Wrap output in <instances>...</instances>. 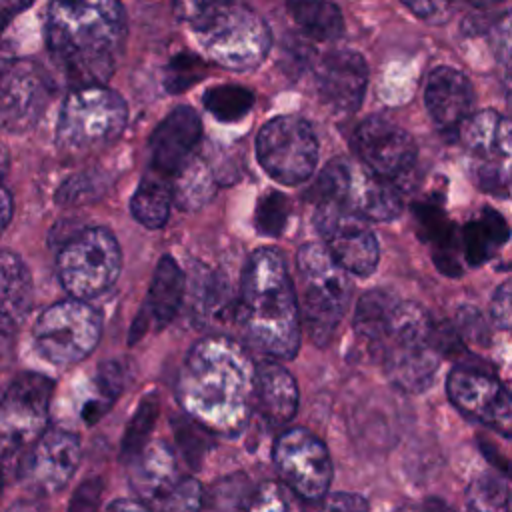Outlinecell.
<instances>
[{
	"label": "cell",
	"mask_w": 512,
	"mask_h": 512,
	"mask_svg": "<svg viewBox=\"0 0 512 512\" xmlns=\"http://www.w3.org/2000/svg\"><path fill=\"white\" fill-rule=\"evenodd\" d=\"M290 214V202L284 194L270 190L264 196H260L256 206L254 224L260 234L264 236H278L282 234L286 220Z\"/></svg>",
	"instance_id": "cell-38"
},
{
	"label": "cell",
	"mask_w": 512,
	"mask_h": 512,
	"mask_svg": "<svg viewBox=\"0 0 512 512\" xmlns=\"http://www.w3.org/2000/svg\"><path fill=\"white\" fill-rule=\"evenodd\" d=\"M490 318L498 328L512 332V278L496 288L490 300Z\"/></svg>",
	"instance_id": "cell-47"
},
{
	"label": "cell",
	"mask_w": 512,
	"mask_h": 512,
	"mask_svg": "<svg viewBox=\"0 0 512 512\" xmlns=\"http://www.w3.org/2000/svg\"><path fill=\"white\" fill-rule=\"evenodd\" d=\"M236 320L248 342L272 360H292L300 346V308L282 256L274 248L250 254Z\"/></svg>",
	"instance_id": "cell-3"
},
{
	"label": "cell",
	"mask_w": 512,
	"mask_h": 512,
	"mask_svg": "<svg viewBox=\"0 0 512 512\" xmlns=\"http://www.w3.org/2000/svg\"><path fill=\"white\" fill-rule=\"evenodd\" d=\"M504 92H506L508 106L512 108V74H508V78H506V82H504Z\"/></svg>",
	"instance_id": "cell-55"
},
{
	"label": "cell",
	"mask_w": 512,
	"mask_h": 512,
	"mask_svg": "<svg viewBox=\"0 0 512 512\" xmlns=\"http://www.w3.org/2000/svg\"><path fill=\"white\" fill-rule=\"evenodd\" d=\"M296 270L304 326L316 346H326L348 308L352 280L330 252L314 242L298 250Z\"/></svg>",
	"instance_id": "cell-4"
},
{
	"label": "cell",
	"mask_w": 512,
	"mask_h": 512,
	"mask_svg": "<svg viewBox=\"0 0 512 512\" xmlns=\"http://www.w3.org/2000/svg\"><path fill=\"white\" fill-rule=\"evenodd\" d=\"M128 122L122 96L104 86L72 88L58 120V148L70 156L98 152L118 140Z\"/></svg>",
	"instance_id": "cell-5"
},
{
	"label": "cell",
	"mask_w": 512,
	"mask_h": 512,
	"mask_svg": "<svg viewBox=\"0 0 512 512\" xmlns=\"http://www.w3.org/2000/svg\"><path fill=\"white\" fill-rule=\"evenodd\" d=\"M6 168H8V152H6V148L0 144V180H2L4 174H6Z\"/></svg>",
	"instance_id": "cell-54"
},
{
	"label": "cell",
	"mask_w": 512,
	"mask_h": 512,
	"mask_svg": "<svg viewBox=\"0 0 512 512\" xmlns=\"http://www.w3.org/2000/svg\"><path fill=\"white\" fill-rule=\"evenodd\" d=\"M244 512H300V504L284 482L268 480L248 494Z\"/></svg>",
	"instance_id": "cell-36"
},
{
	"label": "cell",
	"mask_w": 512,
	"mask_h": 512,
	"mask_svg": "<svg viewBox=\"0 0 512 512\" xmlns=\"http://www.w3.org/2000/svg\"><path fill=\"white\" fill-rule=\"evenodd\" d=\"M466 512H512L510 490L496 474H482L466 490Z\"/></svg>",
	"instance_id": "cell-34"
},
{
	"label": "cell",
	"mask_w": 512,
	"mask_h": 512,
	"mask_svg": "<svg viewBox=\"0 0 512 512\" xmlns=\"http://www.w3.org/2000/svg\"><path fill=\"white\" fill-rule=\"evenodd\" d=\"M230 2L236 0H174V12L184 24H188V28H192L202 18Z\"/></svg>",
	"instance_id": "cell-46"
},
{
	"label": "cell",
	"mask_w": 512,
	"mask_h": 512,
	"mask_svg": "<svg viewBox=\"0 0 512 512\" xmlns=\"http://www.w3.org/2000/svg\"><path fill=\"white\" fill-rule=\"evenodd\" d=\"M268 426H286L298 410V384L278 362H264L256 368V404Z\"/></svg>",
	"instance_id": "cell-22"
},
{
	"label": "cell",
	"mask_w": 512,
	"mask_h": 512,
	"mask_svg": "<svg viewBox=\"0 0 512 512\" xmlns=\"http://www.w3.org/2000/svg\"><path fill=\"white\" fill-rule=\"evenodd\" d=\"M456 332L460 338L472 340V344H478V346H486L490 342L486 320L472 306H462L456 312Z\"/></svg>",
	"instance_id": "cell-43"
},
{
	"label": "cell",
	"mask_w": 512,
	"mask_h": 512,
	"mask_svg": "<svg viewBox=\"0 0 512 512\" xmlns=\"http://www.w3.org/2000/svg\"><path fill=\"white\" fill-rule=\"evenodd\" d=\"M460 142L472 178L482 190L504 192L512 186V120L482 110L460 128Z\"/></svg>",
	"instance_id": "cell-11"
},
{
	"label": "cell",
	"mask_w": 512,
	"mask_h": 512,
	"mask_svg": "<svg viewBox=\"0 0 512 512\" xmlns=\"http://www.w3.org/2000/svg\"><path fill=\"white\" fill-rule=\"evenodd\" d=\"M442 354L436 342L422 346L392 348L380 356L388 380L402 392L418 394L430 388L436 378V370Z\"/></svg>",
	"instance_id": "cell-23"
},
{
	"label": "cell",
	"mask_w": 512,
	"mask_h": 512,
	"mask_svg": "<svg viewBox=\"0 0 512 512\" xmlns=\"http://www.w3.org/2000/svg\"><path fill=\"white\" fill-rule=\"evenodd\" d=\"M190 294L192 314L198 324L212 326L236 318L238 300L232 298V290L220 274L204 268L196 270Z\"/></svg>",
	"instance_id": "cell-26"
},
{
	"label": "cell",
	"mask_w": 512,
	"mask_h": 512,
	"mask_svg": "<svg viewBox=\"0 0 512 512\" xmlns=\"http://www.w3.org/2000/svg\"><path fill=\"white\" fill-rule=\"evenodd\" d=\"M204 76H206L204 60L194 54L180 52V54L172 56L170 64L166 66L164 86L170 94H178V92L188 90L196 82H200Z\"/></svg>",
	"instance_id": "cell-37"
},
{
	"label": "cell",
	"mask_w": 512,
	"mask_h": 512,
	"mask_svg": "<svg viewBox=\"0 0 512 512\" xmlns=\"http://www.w3.org/2000/svg\"><path fill=\"white\" fill-rule=\"evenodd\" d=\"M216 192V178L212 168L198 156H192L172 176V202L180 210H198L212 200Z\"/></svg>",
	"instance_id": "cell-31"
},
{
	"label": "cell",
	"mask_w": 512,
	"mask_h": 512,
	"mask_svg": "<svg viewBox=\"0 0 512 512\" xmlns=\"http://www.w3.org/2000/svg\"><path fill=\"white\" fill-rule=\"evenodd\" d=\"M106 184L100 180V176L96 174H76L72 178H68L58 194L56 200L58 204H80V202H90L94 198H98L104 192Z\"/></svg>",
	"instance_id": "cell-41"
},
{
	"label": "cell",
	"mask_w": 512,
	"mask_h": 512,
	"mask_svg": "<svg viewBox=\"0 0 512 512\" xmlns=\"http://www.w3.org/2000/svg\"><path fill=\"white\" fill-rule=\"evenodd\" d=\"M256 158L270 178L296 186L308 180L316 168L318 140L306 120L276 116L258 132Z\"/></svg>",
	"instance_id": "cell-10"
},
{
	"label": "cell",
	"mask_w": 512,
	"mask_h": 512,
	"mask_svg": "<svg viewBox=\"0 0 512 512\" xmlns=\"http://www.w3.org/2000/svg\"><path fill=\"white\" fill-rule=\"evenodd\" d=\"M320 512H370V508L366 498L360 494L334 492L324 500Z\"/></svg>",
	"instance_id": "cell-48"
},
{
	"label": "cell",
	"mask_w": 512,
	"mask_h": 512,
	"mask_svg": "<svg viewBox=\"0 0 512 512\" xmlns=\"http://www.w3.org/2000/svg\"><path fill=\"white\" fill-rule=\"evenodd\" d=\"M446 392L464 416L512 438V394L490 372L460 364L448 374Z\"/></svg>",
	"instance_id": "cell-14"
},
{
	"label": "cell",
	"mask_w": 512,
	"mask_h": 512,
	"mask_svg": "<svg viewBox=\"0 0 512 512\" xmlns=\"http://www.w3.org/2000/svg\"><path fill=\"white\" fill-rule=\"evenodd\" d=\"M176 394L186 416L206 432L238 436L256 404V366L242 344L210 334L190 348Z\"/></svg>",
	"instance_id": "cell-1"
},
{
	"label": "cell",
	"mask_w": 512,
	"mask_h": 512,
	"mask_svg": "<svg viewBox=\"0 0 512 512\" xmlns=\"http://www.w3.org/2000/svg\"><path fill=\"white\" fill-rule=\"evenodd\" d=\"M126 40L120 0H50L46 44L72 88L104 86Z\"/></svg>",
	"instance_id": "cell-2"
},
{
	"label": "cell",
	"mask_w": 512,
	"mask_h": 512,
	"mask_svg": "<svg viewBox=\"0 0 512 512\" xmlns=\"http://www.w3.org/2000/svg\"><path fill=\"white\" fill-rule=\"evenodd\" d=\"M466 2H470L474 6H486V4H494V2H502V0H466Z\"/></svg>",
	"instance_id": "cell-57"
},
{
	"label": "cell",
	"mask_w": 512,
	"mask_h": 512,
	"mask_svg": "<svg viewBox=\"0 0 512 512\" xmlns=\"http://www.w3.org/2000/svg\"><path fill=\"white\" fill-rule=\"evenodd\" d=\"M128 378H130V370L124 360L102 362L98 368V374H96V384H98L102 400L112 404L126 388Z\"/></svg>",
	"instance_id": "cell-42"
},
{
	"label": "cell",
	"mask_w": 512,
	"mask_h": 512,
	"mask_svg": "<svg viewBox=\"0 0 512 512\" xmlns=\"http://www.w3.org/2000/svg\"><path fill=\"white\" fill-rule=\"evenodd\" d=\"M174 428H176V440L178 446L182 450V456L186 458V462L194 468L200 466L202 454L206 452V430L202 426H198L194 420L186 418H178L174 420Z\"/></svg>",
	"instance_id": "cell-40"
},
{
	"label": "cell",
	"mask_w": 512,
	"mask_h": 512,
	"mask_svg": "<svg viewBox=\"0 0 512 512\" xmlns=\"http://www.w3.org/2000/svg\"><path fill=\"white\" fill-rule=\"evenodd\" d=\"M368 82V66L362 54L336 48L326 52L316 66V90L326 106L340 114L358 110Z\"/></svg>",
	"instance_id": "cell-19"
},
{
	"label": "cell",
	"mask_w": 512,
	"mask_h": 512,
	"mask_svg": "<svg viewBox=\"0 0 512 512\" xmlns=\"http://www.w3.org/2000/svg\"><path fill=\"white\" fill-rule=\"evenodd\" d=\"M8 326H14V324H10L8 320H4V318L0 316V330H2V328H8Z\"/></svg>",
	"instance_id": "cell-58"
},
{
	"label": "cell",
	"mask_w": 512,
	"mask_h": 512,
	"mask_svg": "<svg viewBox=\"0 0 512 512\" xmlns=\"http://www.w3.org/2000/svg\"><path fill=\"white\" fill-rule=\"evenodd\" d=\"M312 196L316 204H334L362 220L384 222L402 212V196L394 182L342 156L326 164Z\"/></svg>",
	"instance_id": "cell-7"
},
{
	"label": "cell",
	"mask_w": 512,
	"mask_h": 512,
	"mask_svg": "<svg viewBox=\"0 0 512 512\" xmlns=\"http://www.w3.org/2000/svg\"><path fill=\"white\" fill-rule=\"evenodd\" d=\"M290 16L310 38L336 40L342 30V14L330 0H290Z\"/></svg>",
	"instance_id": "cell-32"
},
{
	"label": "cell",
	"mask_w": 512,
	"mask_h": 512,
	"mask_svg": "<svg viewBox=\"0 0 512 512\" xmlns=\"http://www.w3.org/2000/svg\"><path fill=\"white\" fill-rule=\"evenodd\" d=\"M492 44L502 62L512 66V10L504 14L492 32Z\"/></svg>",
	"instance_id": "cell-49"
},
{
	"label": "cell",
	"mask_w": 512,
	"mask_h": 512,
	"mask_svg": "<svg viewBox=\"0 0 512 512\" xmlns=\"http://www.w3.org/2000/svg\"><path fill=\"white\" fill-rule=\"evenodd\" d=\"M10 218H12V196L8 194V190L0 188V234L8 226Z\"/></svg>",
	"instance_id": "cell-53"
},
{
	"label": "cell",
	"mask_w": 512,
	"mask_h": 512,
	"mask_svg": "<svg viewBox=\"0 0 512 512\" xmlns=\"http://www.w3.org/2000/svg\"><path fill=\"white\" fill-rule=\"evenodd\" d=\"M158 512H200L202 486L192 476H182L156 504Z\"/></svg>",
	"instance_id": "cell-39"
},
{
	"label": "cell",
	"mask_w": 512,
	"mask_h": 512,
	"mask_svg": "<svg viewBox=\"0 0 512 512\" xmlns=\"http://www.w3.org/2000/svg\"><path fill=\"white\" fill-rule=\"evenodd\" d=\"M282 482L304 500L326 496L332 482V460L326 444L306 428L284 430L272 450Z\"/></svg>",
	"instance_id": "cell-13"
},
{
	"label": "cell",
	"mask_w": 512,
	"mask_h": 512,
	"mask_svg": "<svg viewBox=\"0 0 512 512\" xmlns=\"http://www.w3.org/2000/svg\"><path fill=\"white\" fill-rule=\"evenodd\" d=\"M314 224L330 256L350 274L370 276L380 258L378 240L362 218L334 206L316 204Z\"/></svg>",
	"instance_id": "cell-15"
},
{
	"label": "cell",
	"mask_w": 512,
	"mask_h": 512,
	"mask_svg": "<svg viewBox=\"0 0 512 512\" xmlns=\"http://www.w3.org/2000/svg\"><path fill=\"white\" fill-rule=\"evenodd\" d=\"M12 60L10 58H6L4 54H2V48H0V78H2V74H4V70L8 68V64H10Z\"/></svg>",
	"instance_id": "cell-56"
},
{
	"label": "cell",
	"mask_w": 512,
	"mask_h": 512,
	"mask_svg": "<svg viewBox=\"0 0 512 512\" xmlns=\"http://www.w3.org/2000/svg\"><path fill=\"white\" fill-rule=\"evenodd\" d=\"M80 462V440L66 430H46L26 454L22 478L42 498L62 490Z\"/></svg>",
	"instance_id": "cell-18"
},
{
	"label": "cell",
	"mask_w": 512,
	"mask_h": 512,
	"mask_svg": "<svg viewBox=\"0 0 512 512\" xmlns=\"http://www.w3.org/2000/svg\"><path fill=\"white\" fill-rule=\"evenodd\" d=\"M474 86L452 66H438L430 72L424 88V104L434 124L446 132H460L474 110Z\"/></svg>",
	"instance_id": "cell-21"
},
{
	"label": "cell",
	"mask_w": 512,
	"mask_h": 512,
	"mask_svg": "<svg viewBox=\"0 0 512 512\" xmlns=\"http://www.w3.org/2000/svg\"><path fill=\"white\" fill-rule=\"evenodd\" d=\"M106 512H152L148 504L140 502V500H128V498H120L114 500Z\"/></svg>",
	"instance_id": "cell-52"
},
{
	"label": "cell",
	"mask_w": 512,
	"mask_h": 512,
	"mask_svg": "<svg viewBox=\"0 0 512 512\" xmlns=\"http://www.w3.org/2000/svg\"><path fill=\"white\" fill-rule=\"evenodd\" d=\"M420 20L430 24H442L452 18L460 2L466 0H402Z\"/></svg>",
	"instance_id": "cell-44"
},
{
	"label": "cell",
	"mask_w": 512,
	"mask_h": 512,
	"mask_svg": "<svg viewBox=\"0 0 512 512\" xmlns=\"http://www.w3.org/2000/svg\"><path fill=\"white\" fill-rule=\"evenodd\" d=\"M354 146L360 162L390 182L406 176L418 156L414 138L404 128L378 116L366 118L356 128Z\"/></svg>",
	"instance_id": "cell-17"
},
{
	"label": "cell",
	"mask_w": 512,
	"mask_h": 512,
	"mask_svg": "<svg viewBox=\"0 0 512 512\" xmlns=\"http://www.w3.org/2000/svg\"><path fill=\"white\" fill-rule=\"evenodd\" d=\"M158 412H160V402H158L156 394H150V396L140 400L138 408L134 410V414H132V418L126 426L124 438H122L120 452H122L124 460L130 462L132 458H136L146 448L150 432L154 430Z\"/></svg>",
	"instance_id": "cell-35"
},
{
	"label": "cell",
	"mask_w": 512,
	"mask_h": 512,
	"mask_svg": "<svg viewBox=\"0 0 512 512\" xmlns=\"http://www.w3.org/2000/svg\"><path fill=\"white\" fill-rule=\"evenodd\" d=\"M190 30L210 60L238 72L258 68L272 46L266 22L242 0L220 6Z\"/></svg>",
	"instance_id": "cell-6"
},
{
	"label": "cell",
	"mask_w": 512,
	"mask_h": 512,
	"mask_svg": "<svg viewBox=\"0 0 512 512\" xmlns=\"http://www.w3.org/2000/svg\"><path fill=\"white\" fill-rule=\"evenodd\" d=\"M200 136L202 124L190 106L172 110L150 136L148 170L172 180V176L194 156Z\"/></svg>",
	"instance_id": "cell-20"
},
{
	"label": "cell",
	"mask_w": 512,
	"mask_h": 512,
	"mask_svg": "<svg viewBox=\"0 0 512 512\" xmlns=\"http://www.w3.org/2000/svg\"><path fill=\"white\" fill-rule=\"evenodd\" d=\"M32 276L22 258L0 248V316L10 324L24 320L32 308Z\"/></svg>",
	"instance_id": "cell-27"
},
{
	"label": "cell",
	"mask_w": 512,
	"mask_h": 512,
	"mask_svg": "<svg viewBox=\"0 0 512 512\" xmlns=\"http://www.w3.org/2000/svg\"><path fill=\"white\" fill-rule=\"evenodd\" d=\"M6 512H50V510L46 502L40 496H36V498H24L14 502Z\"/></svg>",
	"instance_id": "cell-51"
},
{
	"label": "cell",
	"mask_w": 512,
	"mask_h": 512,
	"mask_svg": "<svg viewBox=\"0 0 512 512\" xmlns=\"http://www.w3.org/2000/svg\"><path fill=\"white\" fill-rule=\"evenodd\" d=\"M182 478L174 450L166 442L146 444L130 460V480L134 490L152 506Z\"/></svg>",
	"instance_id": "cell-24"
},
{
	"label": "cell",
	"mask_w": 512,
	"mask_h": 512,
	"mask_svg": "<svg viewBox=\"0 0 512 512\" xmlns=\"http://www.w3.org/2000/svg\"><path fill=\"white\" fill-rule=\"evenodd\" d=\"M52 96L48 74L34 62L12 60L0 78V124L10 132L30 130Z\"/></svg>",
	"instance_id": "cell-16"
},
{
	"label": "cell",
	"mask_w": 512,
	"mask_h": 512,
	"mask_svg": "<svg viewBox=\"0 0 512 512\" xmlns=\"http://www.w3.org/2000/svg\"><path fill=\"white\" fill-rule=\"evenodd\" d=\"M398 512H422V510H416V508H400Z\"/></svg>",
	"instance_id": "cell-59"
},
{
	"label": "cell",
	"mask_w": 512,
	"mask_h": 512,
	"mask_svg": "<svg viewBox=\"0 0 512 512\" xmlns=\"http://www.w3.org/2000/svg\"><path fill=\"white\" fill-rule=\"evenodd\" d=\"M204 108L220 122H236L244 118L254 104L252 90L236 84H220L208 88L202 96Z\"/></svg>",
	"instance_id": "cell-33"
},
{
	"label": "cell",
	"mask_w": 512,
	"mask_h": 512,
	"mask_svg": "<svg viewBox=\"0 0 512 512\" xmlns=\"http://www.w3.org/2000/svg\"><path fill=\"white\" fill-rule=\"evenodd\" d=\"M56 268L64 290L86 302L116 282L122 268L120 244L108 228L80 230L62 244Z\"/></svg>",
	"instance_id": "cell-8"
},
{
	"label": "cell",
	"mask_w": 512,
	"mask_h": 512,
	"mask_svg": "<svg viewBox=\"0 0 512 512\" xmlns=\"http://www.w3.org/2000/svg\"><path fill=\"white\" fill-rule=\"evenodd\" d=\"M32 0H0V30L20 12H24Z\"/></svg>",
	"instance_id": "cell-50"
},
{
	"label": "cell",
	"mask_w": 512,
	"mask_h": 512,
	"mask_svg": "<svg viewBox=\"0 0 512 512\" xmlns=\"http://www.w3.org/2000/svg\"><path fill=\"white\" fill-rule=\"evenodd\" d=\"M104 482L102 478H86L72 494L68 512H98L102 500Z\"/></svg>",
	"instance_id": "cell-45"
},
{
	"label": "cell",
	"mask_w": 512,
	"mask_h": 512,
	"mask_svg": "<svg viewBox=\"0 0 512 512\" xmlns=\"http://www.w3.org/2000/svg\"><path fill=\"white\" fill-rule=\"evenodd\" d=\"M508 232L506 220L494 208H484L462 230V254L466 262L470 266L486 262L508 240Z\"/></svg>",
	"instance_id": "cell-29"
},
{
	"label": "cell",
	"mask_w": 512,
	"mask_h": 512,
	"mask_svg": "<svg viewBox=\"0 0 512 512\" xmlns=\"http://www.w3.org/2000/svg\"><path fill=\"white\" fill-rule=\"evenodd\" d=\"M54 382L42 374H20L0 398V446L28 450L48 424Z\"/></svg>",
	"instance_id": "cell-12"
},
{
	"label": "cell",
	"mask_w": 512,
	"mask_h": 512,
	"mask_svg": "<svg viewBox=\"0 0 512 512\" xmlns=\"http://www.w3.org/2000/svg\"><path fill=\"white\" fill-rule=\"evenodd\" d=\"M102 332L100 314L84 300L68 298L46 308L32 330L36 350L52 364L70 366L96 348Z\"/></svg>",
	"instance_id": "cell-9"
},
{
	"label": "cell",
	"mask_w": 512,
	"mask_h": 512,
	"mask_svg": "<svg viewBox=\"0 0 512 512\" xmlns=\"http://www.w3.org/2000/svg\"><path fill=\"white\" fill-rule=\"evenodd\" d=\"M186 292V278L172 256H162L156 264L144 314L156 328H164L178 314Z\"/></svg>",
	"instance_id": "cell-25"
},
{
	"label": "cell",
	"mask_w": 512,
	"mask_h": 512,
	"mask_svg": "<svg viewBox=\"0 0 512 512\" xmlns=\"http://www.w3.org/2000/svg\"><path fill=\"white\" fill-rule=\"evenodd\" d=\"M170 206H172V180L148 170L142 176L130 200L132 216L146 228H162L168 220Z\"/></svg>",
	"instance_id": "cell-30"
},
{
	"label": "cell",
	"mask_w": 512,
	"mask_h": 512,
	"mask_svg": "<svg viewBox=\"0 0 512 512\" xmlns=\"http://www.w3.org/2000/svg\"><path fill=\"white\" fill-rule=\"evenodd\" d=\"M396 304L398 298L386 290H370L358 300L354 312V334L360 344L376 356L386 338Z\"/></svg>",
	"instance_id": "cell-28"
}]
</instances>
